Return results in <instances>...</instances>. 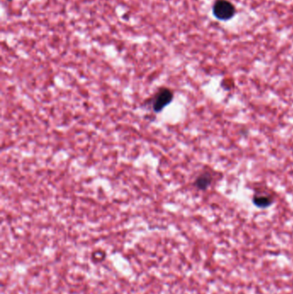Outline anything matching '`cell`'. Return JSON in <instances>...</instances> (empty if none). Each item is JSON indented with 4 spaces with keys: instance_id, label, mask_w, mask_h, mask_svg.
<instances>
[{
    "instance_id": "obj_1",
    "label": "cell",
    "mask_w": 293,
    "mask_h": 294,
    "mask_svg": "<svg viewBox=\"0 0 293 294\" xmlns=\"http://www.w3.org/2000/svg\"><path fill=\"white\" fill-rule=\"evenodd\" d=\"M174 98V92L167 87H162L155 94L152 100V106L155 113L161 112L166 106L169 105Z\"/></svg>"
},
{
    "instance_id": "obj_2",
    "label": "cell",
    "mask_w": 293,
    "mask_h": 294,
    "mask_svg": "<svg viewBox=\"0 0 293 294\" xmlns=\"http://www.w3.org/2000/svg\"><path fill=\"white\" fill-rule=\"evenodd\" d=\"M236 13L233 5L227 0H218L213 6V14L219 20H229Z\"/></svg>"
},
{
    "instance_id": "obj_3",
    "label": "cell",
    "mask_w": 293,
    "mask_h": 294,
    "mask_svg": "<svg viewBox=\"0 0 293 294\" xmlns=\"http://www.w3.org/2000/svg\"><path fill=\"white\" fill-rule=\"evenodd\" d=\"M212 182H213L212 175L208 173V172H206V173L200 175L196 178L195 185L199 190H207L211 185Z\"/></svg>"
},
{
    "instance_id": "obj_4",
    "label": "cell",
    "mask_w": 293,
    "mask_h": 294,
    "mask_svg": "<svg viewBox=\"0 0 293 294\" xmlns=\"http://www.w3.org/2000/svg\"><path fill=\"white\" fill-rule=\"evenodd\" d=\"M253 202L256 207L260 208H266L272 205V199L267 195H255L253 198Z\"/></svg>"
},
{
    "instance_id": "obj_5",
    "label": "cell",
    "mask_w": 293,
    "mask_h": 294,
    "mask_svg": "<svg viewBox=\"0 0 293 294\" xmlns=\"http://www.w3.org/2000/svg\"><path fill=\"white\" fill-rule=\"evenodd\" d=\"M8 1H12V0H8Z\"/></svg>"
}]
</instances>
